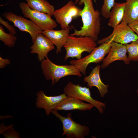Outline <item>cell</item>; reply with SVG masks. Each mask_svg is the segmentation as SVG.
<instances>
[{"label":"cell","instance_id":"cell-1","mask_svg":"<svg viewBox=\"0 0 138 138\" xmlns=\"http://www.w3.org/2000/svg\"><path fill=\"white\" fill-rule=\"evenodd\" d=\"M93 0H75V4L78 2L79 5L84 4L80 16L83 25L79 30L74 28V32L70 35L88 36L96 41L97 40L101 29V18L99 11L94 9Z\"/></svg>","mask_w":138,"mask_h":138},{"label":"cell","instance_id":"cell-2","mask_svg":"<svg viewBox=\"0 0 138 138\" xmlns=\"http://www.w3.org/2000/svg\"><path fill=\"white\" fill-rule=\"evenodd\" d=\"M41 62V69L44 77L47 80H51V85L67 76H82V74L74 65H57L52 62L48 56Z\"/></svg>","mask_w":138,"mask_h":138},{"label":"cell","instance_id":"cell-3","mask_svg":"<svg viewBox=\"0 0 138 138\" xmlns=\"http://www.w3.org/2000/svg\"><path fill=\"white\" fill-rule=\"evenodd\" d=\"M97 46L96 41L90 37L70 35L63 46L66 51L64 61L70 57H75L77 60L80 59L83 52L90 53Z\"/></svg>","mask_w":138,"mask_h":138},{"label":"cell","instance_id":"cell-4","mask_svg":"<svg viewBox=\"0 0 138 138\" xmlns=\"http://www.w3.org/2000/svg\"><path fill=\"white\" fill-rule=\"evenodd\" d=\"M112 42L108 41L101 44L96 47L89 55L79 59L71 61L70 64L75 66L82 74L85 75L87 68L89 64H97L103 60L110 50Z\"/></svg>","mask_w":138,"mask_h":138},{"label":"cell","instance_id":"cell-5","mask_svg":"<svg viewBox=\"0 0 138 138\" xmlns=\"http://www.w3.org/2000/svg\"><path fill=\"white\" fill-rule=\"evenodd\" d=\"M51 113L62 122L63 130L62 136L65 135L67 138H84L89 134V127L74 121L72 118L71 113H68L66 117L61 115L55 109L52 110Z\"/></svg>","mask_w":138,"mask_h":138},{"label":"cell","instance_id":"cell-6","mask_svg":"<svg viewBox=\"0 0 138 138\" xmlns=\"http://www.w3.org/2000/svg\"><path fill=\"white\" fill-rule=\"evenodd\" d=\"M19 5L24 16L30 19L43 31L57 27L56 22L49 14L32 9L25 2L19 3Z\"/></svg>","mask_w":138,"mask_h":138},{"label":"cell","instance_id":"cell-7","mask_svg":"<svg viewBox=\"0 0 138 138\" xmlns=\"http://www.w3.org/2000/svg\"><path fill=\"white\" fill-rule=\"evenodd\" d=\"M63 91L67 96L75 98L89 103L96 107L101 113L103 112V108L106 107L105 103L95 100L92 98L89 87H82L79 84L75 85L70 82L64 87Z\"/></svg>","mask_w":138,"mask_h":138},{"label":"cell","instance_id":"cell-8","mask_svg":"<svg viewBox=\"0 0 138 138\" xmlns=\"http://www.w3.org/2000/svg\"><path fill=\"white\" fill-rule=\"evenodd\" d=\"M138 39L137 35L125 22L122 21L113 30L109 36L97 42L98 44L110 41L126 44Z\"/></svg>","mask_w":138,"mask_h":138},{"label":"cell","instance_id":"cell-9","mask_svg":"<svg viewBox=\"0 0 138 138\" xmlns=\"http://www.w3.org/2000/svg\"><path fill=\"white\" fill-rule=\"evenodd\" d=\"M2 16L12 22L14 26L20 30L28 33L30 35L33 43L37 35L42 33L43 31L31 20L25 19L21 16H18L11 12H5Z\"/></svg>","mask_w":138,"mask_h":138},{"label":"cell","instance_id":"cell-10","mask_svg":"<svg viewBox=\"0 0 138 138\" xmlns=\"http://www.w3.org/2000/svg\"><path fill=\"white\" fill-rule=\"evenodd\" d=\"M82 9L76 6L72 0L60 9L55 10L53 16L62 29L69 27L73 19L80 16Z\"/></svg>","mask_w":138,"mask_h":138},{"label":"cell","instance_id":"cell-11","mask_svg":"<svg viewBox=\"0 0 138 138\" xmlns=\"http://www.w3.org/2000/svg\"><path fill=\"white\" fill-rule=\"evenodd\" d=\"M36 107L42 108L45 111L46 114L49 116L52 110L56 108L67 96L64 93L55 96L46 95L42 90L39 91L36 94Z\"/></svg>","mask_w":138,"mask_h":138},{"label":"cell","instance_id":"cell-12","mask_svg":"<svg viewBox=\"0 0 138 138\" xmlns=\"http://www.w3.org/2000/svg\"><path fill=\"white\" fill-rule=\"evenodd\" d=\"M127 52L126 45L114 42H112L110 50L107 57L104 58L100 67L104 69L111 63L117 60L123 61L125 64H128L130 61L126 55Z\"/></svg>","mask_w":138,"mask_h":138},{"label":"cell","instance_id":"cell-13","mask_svg":"<svg viewBox=\"0 0 138 138\" xmlns=\"http://www.w3.org/2000/svg\"><path fill=\"white\" fill-rule=\"evenodd\" d=\"M30 53L38 55L39 60L41 62L48 56V53L55 49L50 40L42 33L38 34L30 48Z\"/></svg>","mask_w":138,"mask_h":138},{"label":"cell","instance_id":"cell-14","mask_svg":"<svg viewBox=\"0 0 138 138\" xmlns=\"http://www.w3.org/2000/svg\"><path fill=\"white\" fill-rule=\"evenodd\" d=\"M70 28L59 30H47L43 31L42 34L49 39L56 47V53L61 52V49L66 43L70 35Z\"/></svg>","mask_w":138,"mask_h":138},{"label":"cell","instance_id":"cell-15","mask_svg":"<svg viewBox=\"0 0 138 138\" xmlns=\"http://www.w3.org/2000/svg\"><path fill=\"white\" fill-rule=\"evenodd\" d=\"M100 65H97L92 69L88 76L84 78V81L87 83V86L89 88L94 86L97 87L100 97H103L108 91L109 85L105 84L101 80L100 75Z\"/></svg>","mask_w":138,"mask_h":138},{"label":"cell","instance_id":"cell-16","mask_svg":"<svg viewBox=\"0 0 138 138\" xmlns=\"http://www.w3.org/2000/svg\"><path fill=\"white\" fill-rule=\"evenodd\" d=\"M94 107L90 103L84 102L80 99L67 96L56 108L58 110L72 111L78 110L81 111L89 110Z\"/></svg>","mask_w":138,"mask_h":138},{"label":"cell","instance_id":"cell-17","mask_svg":"<svg viewBox=\"0 0 138 138\" xmlns=\"http://www.w3.org/2000/svg\"><path fill=\"white\" fill-rule=\"evenodd\" d=\"M125 4V2H115L110 12L108 26L114 29L122 22L124 16Z\"/></svg>","mask_w":138,"mask_h":138},{"label":"cell","instance_id":"cell-18","mask_svg":"<svg viewBox=\"0 0 138 138\" xmlns=\"http://www.w3.org/2000/svg\"><path fill=\"white\" fill-rule=\"evenodd\" d=\"M124 15L122 21L128 24L138 20V0H126Z\"/></svg>","mask_w":138,"mask_h":138},{"label":"cell","instance_id":"cell-19","mask_svg":"<svg viewBox=\"0 0 138 138\" xmlns=\"http://www.w3.org/2000/svg\"><path fill=\"white\" fill-rule=\"evenodd\" d=\"M27 3L33 10L45 13L52 17L55 10L54 6L46 0H25Z\"/></svg>","mask_w":138,"mask_h":138},{"label":"cell","instance_id":"cell-20","mask_svg":"<svg viewBox=\"0 0 138 138\" xmlns=\"http://www.w3.org/2000/svg\"><path fill=\"white\" fill-rule=\"evenodd\" d=\"M17 39L14 35L5 32L3 27L0 25V40L4 42L5 45L10 47H14Z\"/></svg>","mask_w":138,"mask_h":138},{"label":"cell","instance_id":"cell-21","mask_svg":"<svg viewBox=\"0 0 138 138\" xmlns=\"http://www.w3.org/2000/svg\"><path fill=\"white\" fill-rule=\"evenodd\" d=\"M126 45L128 57L130 61L134 62L138 61V39L131 42L130 44H126Z\"/></svg>","mask_w":138,"mask_h":138},{"label":"cell","instance_id":"cell-22","mask_svg":"<svg viewBox=\"0 0 138 138\" xmlns=\"http://www.w3.org/2000/svg\"><path fill=\"white\" fill-rule=\"evenodd\" d=\"M115 0H104L101 12L103 16L106 19L109 18L110 10L115 3Z\"/></svg>","mask_w":138,"mask_h":138},{"label":"cell","instance_id":"cell-23","mask_svg":"<svg viewBox=\"0 0 138 138\" xmlns=\"http://www.w3.org/2000/svg\"><path fill=\"white\" fill-rule=\"evenodd\" d=\"M6 138H19L20 135L18 132L15 131L12 128L2 133Z\"/></svg>","mask_w":138,"mask_h":138},{"label":"cell","instance_id":"cell-24","mask_svg":"<svg viewBox=\"0 0 138 138\" xmlns=\"http://www.w3.org/2000/svg\"><path fill=\"white\" fill-rule=\"evenodd\" d=\"M0 23L5 26L8 30L9 33L15 35L16 33V31L13 26L10 25L7 21L4 20L2 18L0 17Z\"/></svg>","mask_w":138,"mask_h":138},{"label":"cell","instance_id":"cell-25","mask_svg":"<svg viewBox=\"0 0 138 138\" xmlns=\"http://www.w3.org/2000/svg\"><path fill=\"white\" fill-rule=\"evenodd\" d=\"M10 60L8 59H3L0 57V68H3L6 67L7 65L10 63Z\"/></svg>","mask_w":138,"mask_h":138},{"label":"cell","instance_id":"cell-26","mask_svg":"<svg viewBox=\"0 0 138 138\" xmlns=\"http://www.w3.org/2000/svg\"><path fill=\"white\" fill-rule=\"evenodd\" d=\"M128 25L138 36V20L134 21Z\"/></svg>","mask_w":138,"mask_h":138},{"label":"cell","instance_id":"cell-27","mask_svg":"<svg viewBox=\"0 0 138 138\" xmlns=\"http://www.w3.org/2000/svg\"><path fill=\"white\" fill-rule=\"evenodd\" d=\"M137 93L138 94V89H137Z\"/></svg>","mask_w":138,"mask_h":138}]
</instances>
